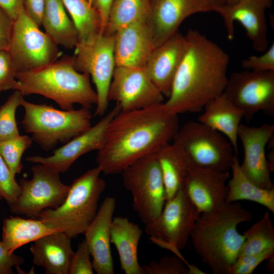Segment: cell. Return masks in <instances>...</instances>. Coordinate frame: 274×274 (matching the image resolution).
Listing matches in <instances>:
<instances>
[{"label": "cell", "instance_id": "1", "mask_svg": "<svg viewBox=\"0 0 274 274\" xmlns=\"http://www.w3.org/2000/svg\"><path fill=\"white\" fill-rule=\"evenodd\" d=\"M178 115L164 102L148 108L120 111L109 122L96 161L101 173H121L139 159L155 153L173 141L179 128Z\"/></svg>", "mask_w": 274, "mask_h": 274}, {"label": "cell", "instance_id": "2", "mask_svg": "<svg viewBox=\"0 0 274 274\" xmlns=\"http://www.w3.org/2000/svg\"><path fill=\"white\" fill-rule=\"evenodd\" d=\"M185 37L186 50L164 102L178 115L200 111L223 93L228 79L229 57L222 48L196 30L189 29Z\"/></svg>", "mask_w": 274, "mask_h": 274}, {"label": "cell", "instance_id": "3", "mask_svg": "<svg viewBox=\"0 0 274 274\" xmlns=\"http://www.w3.org/2000/svg\"><path fill=\"white\" fill-rule=\"evenodd\" d=\"M252 218V213L237 201L227 202L215 212L200 214L190 238L201 261L213 273H228L245 240L237 227Z\"/></svg>", "mask_w": 274, "mask_h": 274}, {"label": "cell", "instance_id": "4", "mask_svg": "<svg viewBox=\"0 0 274 274\" xmlns=\"http://www.w3.org/2000/svg\"><path fill=\"white\" fill-rule=\"evenodd\" d=\"M16 78V90L23 96L42 95L54 101L62 110H72L75 104L90 109L97 103L90 76L76 70L72 56H65L35 70L17 72Z\"/></svg>", "mask_w": 274, "mask_h": 274}, {"label": "cell", "instance_id": "5", "mask_svg": "<svg viewBox=\"0 0 274 274\" xmlns=\"http://www.w3.org/2000/svg\"><path fill=\"white\" fill-rule=\"evenodd\" d=\"M101 173L97 166L75 179L64 201L55 209L44 210L37 218L71 238L84 234L96 215L106 187Z\"/></svg>", "mask_w": 274, "mask_h": 274}, {"label": "cell", "instance_id": "6", "mask_svg": "<svg viewBox=\"0 0 274 274\" xmlns=\"http://www.w3.org/2000/svg\"><path fill=\"white\" fill-rule=\"evenodd\" d=\"M22 120L25 132L43 150L53 149L59 143L65 144L87 130L92 125L90 109L59 110L52 105L36 104L24 98Z\"/></svg>", "mask_w": 274, "mask_h": 274}, {"label": "cell", "instance_id": "7", "mask_svg": "<svg viewBox=\"0 0 274 274\" xmlns=\"http://www.w3.org/2000/svg\"><path fill=\"white\" fill-rule=\"evenodd\" d=\"M173 141L193 166L223 172L230 169L234 155L231 143L222 133L199 121L186 122Z\"/></svg>", "mask_w": 274, "mask_h": 274}, {"label": "cell", "instance_id": "8", "mask_svg": "<svg viewBox=\"0 0 274 274\" xmlns=\"http://www.w3.org/2000/svg\"><path fill=\"white\" fill-rule=\"evenodd\" d=\"M125 188L141 220L148 224L161 213L166 200L161 169L155 154L142 158L122 173Z\"/></svg>", "mask_w": 274, "mask_h": 274}, {"label": "cell", "instance_id": "9", "mask_svg": "<svg viewBox=\"0 0 274 274\" xmlns=\"http://www.w3.org/2000/svg\"><path fill=\"white\" fill-rule=\"evenodd\" d=\"M114 35L98 33L79 41L72 56L76 70L91 77L97 96L95 116H102L109 100L108 92L116 67Z\"/></svg>", "mask_w": 274, "mask_h": 274}, {"label": "cell", "instance_id": "10", "mask_svg": "<svg viewBox=\"0 0 274 274\" xmlns=\"http://www.w3.org/2000/svg\"><path fill=\"white\" fill-rule=\"evenodd\" d=\"M57 46L39 29L25 9L13 21L7 51L17 73L35 70L54 62L62 53Z\"/></svg>", "mask_w": 274, "mask_h": 274}, {"label": "cell", "instance_id": "11", "mask_svg": "<svg viewBox=\"0 0 274 274\" xmlns=\"http://www.w3.org/2000/svg\"><path fill=\"white\" fill-rule=\"evenodd\" d=\"M200 214L182 187L166 200L159 216L145 224V232L153 243L178 251L186 246Z\"/></svg>", "mask_w": 274, "mask_h": 274}, {"label": "cell", "instance_id": "12", "mask_svg": "<svg viewBox=\"0 0 274 274\" xmlns=\"http://www.w3.org/2000/svg\"><path fill=\"white\" fill-rule=\"evenodd\" d=\"M31 170V179L20 180V194L9 207L13 214L37 218L44 210L59 207L65 200L70 185L62 182L60 173L45 165L37 163Z\"/></svg>", "mask_w": 274, "mask_h": 274}, {"label": "cell", "instance_id": "13", "mask_svg": "<svg viewBox=\"0 0 274 274\" xmlns=\"http://www.w3.org/2000/svg\"><path fill=\"white\" fill-rule=\"evenodd\" d=\"M251 120L259 112L274 116V71L233 72L223 93Z\"/></svg>", "mask_w": 274, "mask_h": 274}, {"label": "cell", "instance_id": "14", "mask_svg": "<svg viewBox=\"0 0 274 274\" xmlns=\"http://www.w3.org/2000/svg\"><path fill=\"white\" fill-rule=\"evenodd\" d=\"M108 99L115 101L124 112L162 103L164 96L144 67L116 66Z\"/></svg>", "mask_w": 274, "mask_h": 274}, {"label": "cell", "instance_id": "15", "mask_svg": "<svg viewBox=\"0 0 274 274\" xmlns=\"http://www.w3.org/2000/svg\"><path fill=\"white\" fill-rule=\"evenodd\" d=\"M225 4V0H151L147 23L155 47L178 32L189 16L212 11Z\"/></svg>", "mask_w": 274, "mask_h": 274}, {"label": "cell", "instance_id": "16", "mask_svg": "<svg viewBox=\"0 0 274 274\" xmlns=\"http://www.w3.org/2000/svg\"><path fill=\"white\" fill-rule=\"evenodd\" d=\"M121 111L119 106L114 107L95 124L54 150L49 156H31L26 158L28 162L48 166L59 173H64L79 157L103 146L107 126L112 119Z\"/></svg>", "mask_w": 274, "mask_h": 274}, {"label": "cell", "instance_id": "17", "mask_svg": "<svg viewBox=\"0 0 274 274\" xmlns=\"http://www.w3.org/2000/svg\"><path fill=\"white\" fill-rule=\"evenodd\" d=\"M273 134L274 125L268 123L257 127L241 123L237 133L244 152L243 160L240 164L241 170L254 184L268 190L274 187L265 150Z\"/></svg>", "mask_w": 274, "mask_h": 274}, {"label": "cell", "instance_id": "18", "mask_svg": "<svg viewBox=\"0 0 274 274\" xmlns=\"http://www.w3.org/2000/svg\"><path fill=\"white\" fill-rule=\"evenodd\" d=\"M273 0H241L233 5L224 4L216 11L222 17L227 38H234V22H239L258 52H264L268 47V26L265 11Z\"/></svg>", "mask_w": 274, "mask_h": 274}, {"label": "cell", "instance_id": "19", "mask_svg": "<svg viewBox=\"0 0 274 274\" xmlns=\"http://www.w3.org/2000/svg\"><path fill=\"white\" fill-rule=\"evenodd\" d=\"M229 171L223 172L193 166L183 188L201 214L210 213L226 203L228 192Z\"/></svg>", "mask_w": 274, "mask_h": 274}, {"label": "cell", "instance_id": "20", "mask_svg": "<svg viewBox=\"0 0 274 274\" xmlns=\"http://www.w3.org/2000/svg\"><path fill=\"white\" fill-rule=\"evenodd\" d=\"M116 199L105 198L94 219L84 234L92 258L94 270L98 274H114V268L111 250V231Z\"/></svg>", "mask_w": 274, "mask_h": 274}, {"label": "cell", "instance_id": "21", "mask_svg": "<svg viewBox=\"0 0 274 274\" xmlns=\"http://www.w3.org/2000/svg\"><path fill=\"white\" fill-rule=\"evenodd\" d=\"M187 48L185 36L177 32L154 48L144 69L163 96L168 97Z\"/></svg>", "mask_w": 274, "mask_h": 274}, {"label": "cell", "instance_id": "22", "mask_svg": "<svg viewBox=\"0 0 274 274\" xmlns=\"http://www.w3.org/2000/svg\"><path fill=\"white\" fill-rule=\"evenodd\" d=\"M147 21L131 23L114 34L116 66L144 67L155 48Z\"/></svg>", "mask_w": 274, "mask_h": 274}, {"label": "cell", "instance_id": "23", "mask_svg": "<svg viewBox=\"0 0 274 274\" xmlns=\"http://www.w3.org/2000/svg\"><path fill=\"white\" fill-rule=\"evenodd\" d=\"M71 239L60 230L38 239L29 248L33 264L43 267L47 274H69L74 253Z\"/></svg>", "mask_w": 274, "mask_h": 274}, {"label": "cell", "instance_id": "24", "mask_svg": "<svg viewBox=\"0 0 274 274\" xmlns=\"http://www.w3.org/2000/svg\"><path fill=\"white\" fill-rule=\"evenodd\" d=\"M203 108L198 121L224 134L237 154V133L244 118L243 111L223 93L211 100Z\"/></svg>", "mask_w": 274, "mask_h": 274}, {"label": "cell", "instance_id": "25", "mask_svg": "<svg viewBox=\"0 0 274 274\" xmlns=\"http://www.w3.org/2000/svg\"><path fill=\"white\" fill-rule=\"evenodd\" d=\"M143 231L138 224L126 217L113 218L111 243L119 254L121 269L125 274H144L138 260V250Z\"/></svg>", "mask_w": 274, "mask_h": 274}, {"label": "cell", "instance_id": "26", "mask_svg": "<svg viewBox=\"0 0 274 274\" xmlns=\"http://www.w3.org/2000/svg\"><path fill=\"white\" fill-rule=\"evenodd\" d=\"M154 154L161 169L168 200L183 187L193 165L185 152L173 142L165 145Z\"/></svg>", "mask_w": 274, "mask_h": 274}, {"label": "cell", "instance_id": "27", "mask_svg": "<svg viewBox=\"0 0 274 274\" xmlns=\"http://www.w3.org/2000/svg\"><path fill=\"white\" fill-rule=\"evenodd\" d=\"M41 25L57 45L72 49L79 42L77 29L62 0H45Z\"/></svg>", "mask_w": 274, "mask_h": 274}, {"label": "cell", "instance_id": "28", "mask_svg": "<svg viewBox=\"0 0 274 274\" xmlns=\"http://www.w3.org/2000/svg\"><path fill=\"white\" fill-rule=\"evenodd\" d=\"M57 230H59L50 227L39 218L10 217L3 222L1 241L6 250L10 253H14L21 247Z\"/></svg>", "mask_w": 274, "mask_h": 274}, {"label": "cell", "instance_id": "29", "mask_svg": "<svg viewBox=\"0 0 274 274\" xmlns=\"http://www.w3.org/2000/svg\"><path fill=\"white\" fill-rule=\"evenodd\" d=\"M230 169L232 177L228 186L227 202L246 200L257 203L274 213V188L265 189L250 181L243 174L236 154H234Z\"/></svg>", "mask_w": 274, "mask_h": 274}, {"label": "cell", "instance_id": "30", "mask_svg": "<svg viewBox=\"0 0 274 274\" xmlns=\"http://www.w3.org/2000/svg\"><path fill=\"white\" fill-rule=\"evenodd\" d=\"M151 0H114L104 33L114 35L119 29L133 22L147 20Z\"/></svg>", "mask_w": 274, "mask_h": 274}, {"label": "cell", "instance_id": "31", "mask_svg": "<svg viewBox=\"0 0 274 274\" xmlns=\"http://www.w3.org/2000/svg\"><path fill=\"white\" fill-rule=\"evenodd\" d=\"M78 30L79 41L100 33L101 22L95 9L88 0H62Z\"/></svg>", "mask_w": 274, "mask_h": 274}, {"label": "cell", "instance_id": "32", "mask_svg": "<svg viewBox=\"0 0 274 274\" xmlns=\"http://www.w3.org/2000/svg\"><path fill=\"white\" fill-rule=\"evenodd\" d=\"M245 240L238 256L252 255L274 248V228L267 211L258 222L245 231Z\"/></svg>", "mask_w": 274, "mask_h": 274}, {"label": "cell", "instance_id": "33", "mask_svg": "<svg viewBox=\"0 0 274 274\" xmlns=\"http://www.w3.org/2000/svg\"><path fill=\"white\" fill-rule=\"evenodd\" d=\"M32 139L27 135H20L0 142V154L14 176L20 174L23 168L21 158L29 148Z\"/></svg>", "mask_w": 274, "mask_h": 274}, {"label": "cell", "instance_id": "34", "mask_svg": "<svg viewBox=\"0 0 274 274\" xmlns=\"http://www.w3.org/2000/svg\"><path fill=\"white\" fill-rule=\"evenodd\" d=\"M23 95L18 90L14 92L0 107V142L19 135L16 120L17 108L21 106Z\"/></svg>", "mask_w": 274, "mask_h": 274}, {"label": "cell", "instance_id": "35", "mask_svg": "<svg viewBox=\"0 0 274 274\" xmlns=\"http://www.w3.org/2000/svg\"><path fill=\"white\" fill-rule=\"evenodd\" d=\"M180 256H165L158 261H152L142 266L144 274H189L185 260Z\"/></svg>", "mask_w": 274, "mask_h": 274}, {"label": "cell", "instance_id": "36", "mask_svg": "<svg viewBox=\"0 0 274 274\" xmlns=\"http://www.w3.org/2000/svg\"><path fill=\"white\" fill-rule=\"evenodd\" d=\"M20 193L19 183L0 154V198L10 206L17 199Z\"/></svg>", "mask_w": 274, "mask_h": 274}, {"label": "cell", "instance_id": "37", "mask_svg": "<svg viewBox=\"0 0 274 274\" xmlns=\"http://www.w3.org/2000/svg\"><path fill=\"white\" fill-rule=\"evenodd\" d=\"M273 255L274 248H269L258 253L238 257L228 274H252L259 264Z\"/></svg>", "mask_w": 274, "mask_h": 274}, {"label": "cell", "instance_id": "38", "mask_svg": "<svg viewBox=\"0 0 274 274\" xmlns=\"http://www.w3.org/2000/svg\"><path fill=\"white\" fill-rule=\"evenodd\" d=\"M91 254L84 239L79 243L74 252L69 270V274H93V266L90 259Z\"/></svg>", "mask_w": 274, "mask_h": 274}, {"label": "cell", "instance_id": "39", "mask_svg": "<svg viewBox=\"0 0 274 274\" xmlns=\"http://www.w3.org/2000/svg\"><path fill=\"white\" fill-rule=\"evenodd\" d=\"M16 69L7 50L0 51V92L16 90L17 81Z\"/></svg>", "mask_w": 274, "mask_h": 274}, {"label": "cell", "instance_id": "40", "mask_svg": "<svg viewBox=\"0 0 274 274\" xmlns=\"http://www.w3.org/2000/svg\"><path fill=\"white\" fill-rule=\"evenodd\" d=\"M246 70L255 72L274 71V43L260 56L252 55L242 61Z\"/></svg>", "mask_w": 274, "mask_h": 274}, {"label": "cell", "instance_id": "41", "mask_svg": "<svg viewBox=\"0 0 274 274\" xmlns=\"http://www.w3.org/2000/svg\"><path fill=\"white\" fill-rule=\"evenodd\" d=\"M24 262L22 257L9 253L0 240V274L14 273L13 268H19Z\"/></svg>", "mask_w": 274, "mask_h": 274}, {"label": "cell", "instance_id": "42", "mask_svg": "<svg viewBox=\"0 0 274 274\" xmlns=\"http://www.w3.org/2000/svg\"><path fill=\"white\" fill-rule=\"evenodd\" d=\"M13 24L12 18L0 7V51L8 50Z\"/></svg>", "mask_w": 274, "mask_h": 274}, {"label": "cell", "instance_id": "43", "mask_svg": "<svg viewBox=\"0 0 274 274\" xmlns=\"http://www.w3.org/2000/svg\"><path fill=\"white\" fill-rule=\"evenodd\" d=\"M45 3V0H25V12L39 26L42 24Z\"/></svg>", "mask_w": 274, "mask_h": 274}, {"label": "cell", "instance_id": "44", "mask_svg": "<svg viewBox=\"0 0 274 274\" xmlns=\"http://www.w3.org/2000/svg\"><path fill=\"white\" fill-rule=\"evenodd\" d=\"M114 0H92V5L96 10L101 22L100 33H104L108 23L110 9Z\"/></svg>", "mask_w": 274, "mask_h": 274}, {"label": "cell", "instance_id": "45", "mask_svg": "<svg viewBox=\"0 0 274 274\" xmlns=\"http://www.w3.org/2000/svg\"><path fill=\"white\" fill-rule=\"evenodd\" d=\"M25 0H0V7L14 21L24 9Z\"/></svg>", "mask_w": 274, "mask_h": 274}, {"label": "cell", "instance_id": "46", "mask_svg": "<svg viewBox=\"0 0 274 274\" xmlns=\"http://www.w3.org/2000/svg\"><path fill=\"white\" fill-rule=\"evenodd\" d=\"M267 260V268L270 272H273L274 269V255L269 257Z\"/></svg>", "mask_w": 274, "mask_h": 274}, {"label": "cell", "instance_id": "47", "mask_svg": "<svg viewBox=\"0 0 274 274\" xmlns=\"http://www.w3.org/2000/svg\"><path fill=\"white\" fill-rule=\"evenodd\" d=\"M225 4L233 5L238 2L241 0H225Z\"/></svg>", "mask_w": 274, "mask_h": 274}, {"label": "cell", "instance_id": "48", "mask_svg": "<svg viewBox=\"0 0 274 274\" xmlns=\"http://www.w3.org/2000/svg\"><path fill=\"white\" fill-rule=\"evenodd\" d=\"M88 1L89 2V3L92 4V0H88Z\"/></svg>", "mask_w": 274, "mask_h": 274}]
</instances>
